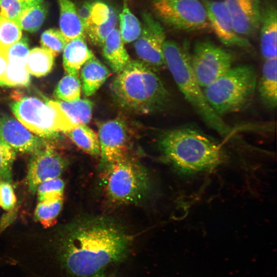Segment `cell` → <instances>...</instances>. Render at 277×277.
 Listing matches in <instances>:
<instances>
[{
	"label": "cell",
	"mask_w": 277,
	"mask_h": 277,
	"mask_svg": "<svg viewBox=\"0 0 277 277\" xmlns=\"http://www.w3.org/2000/svg\"><path fill=\"white\" fill-rule=\"evenodd\" d=\"M131 239L112 219L85 217L51 245L50 253L19 268L26 277H88L123 259Z\"/></svg>",
	"instance_id": "6da1fadb"
},
{
	"label": "cell",
	"mask_w": 277,
	"mask_h": 277,
	"mask_svg": "<svg viewBox=\"0 0 277 277\" xmlns=\"http://www.w3.org/2000/svg\"><path fill=\"white\" fill-rule=\"evenodd\" d=\"M159 143L166 159L185 174L213 170L227 159L220 144L192 127L166 130L161 134Z\"/></svg>",
	"instance_id": "7a4b0ae2"
},
{
	"label": "cell",
	"mask_w": 277,
	"mask_h": 277,
	"mask_svg": "<svg viewBox=\"0 0 277 277\" xmlns=\"http://www.w3.org/2000/svg\"><path fill=\"white\" fill-rule=\"evenodd\" d=\"M114 97L122 107L140 113L162 108L169 94L152 68L138 60H130L112 82Z\"/></svg>",
	"instance_id": "3957f363"
},
{
	"label": "cell",
	"mask_w": 277,
	"mask_h": 277,
	"mask_svg": "<svg viewBox=\"0 0 277 277\" xmlns=\"http://www.w3.org/2000/svg\"><path fill=\"white\" fill-rule=\"evenodd\" d=\"M165 65L187 102L203 122L224 138L233 132L208 103L192 71L190 56L178 43L165 41L163 46Z\"/></svg>",
	"instance_id": "277c9868"
},
{
	"label": "cell",
	"mask_w": 277,
	"mask_h": 277,
	"mask_svg": "<svg viewBox=\"0 0 277 277\" xmlns=\"http://www.w3.org/2000/svg\"><path fill=\"white\" fill-rule=\"evenodd\" d=\"M257 75L250 65L230 68L213 82L204 87L205 96L220 116L240 111L248 106L254 95Z\"/></svg>",
	"instance_id": "5b68a950"
},
{
	"label": "cell",
	"mask_w": 277,
	"mask_h": 277,
	"mask_svg": "<svg viewBox=\"0 0 277 277\" xmlns=\"http://www.w3.org/2000/svg\"><path fill=\"white\" fill-rule=\"evenodd\" d=\"M102 181L106 195L117 204L137 203L143 199L150 188L146 169L129 157L104 166Z\"/></svg>",
	"instance_id": "8992f818"
},
{
	"label": "cell",
	"mask_w": 277,
	"mask_h": 277,
	"mask_svg": "<svg viewBox=\"0 0 277 277\" xmlns=\"http://www.w3.org/2000/svg\"><path fill=\"white\" fill-rule=\"evenodd\" d=\"M11 110L25 127L39 137L51 138L57 132H65L74 125L56 101L45 103L33 97L12 102Z\"/></svg>",
	"instance_id": "52a82bcc"
},
{
	"label": "cell",
	"mask_w": 277,
	"mask_h": 277,
	"mask_svg": "<svg viewBox=\"0 0 277 277\" xmlns=\"http://www.w3.org/2000/svg\"><path fill=\"white\" fill-rule=\"evenodd\" d=\"M152 7L161 21L175 29L193 31L210 26L205 6L199 0H153Z\"/></svg>",
	"instance_id": "ba28073f"
},
{
	"label": "cell",
	"mask_w": 277,
	"mask_h": 277,
	"mask_svg": "<svg viewBox=\"0 0 277 277\" xmlns=\"http://www.w3.org/2000/svg\"><path fill=\"white\" fill-rule=\"evenodd\" d=\"M233 58L227 51L208 41L194 45L190 63L201 87H205L232 67Z\"/></svg>",
	"instance_id": "9c48e42d"
},
{
	"label": "cell",
	"mask_w": 277,
	"mask_h": 277,
	"mask_svg": "<svg viewBox=\"0 0 277 277\" xmlns=\"http://www.w3.org/2000/svg\"><path fill=\"white\" fill-rule=\"evenodd\" d=\"M142 31L135 40L134 49L141 61L153 68L165 65L163 46L165 40L164 29L159 22L148 12L143 14Z\"/></svg>",
	"instance_id": "30bf717a"
},
{
	"label": "cell",
	"mask_w": 277,
	"mask_h": 277,
	"mask_svg": "<svg viewBox=\"0 0 277 277\" xmlns=\"http://www.w3.org/2000/svg\"><path fill=\"white\" fill-rule=\"evenodd\" d=\"M97 135L103 167L128 156L130 133L123 120L115 118L102 124Z\"/></svg>",
	"instance_id": "8fae6325"
},
{
	"label": "cell",
	"mask_w": 277,
	"mask_h": 277,
	"mask_svg": "<svg viewBox=\"0 0 277 277\" xmlns=\"http://www.w3.org/2000/svg\"><path fill=\"white\" fill-rule=\"evenodd\" d=\"M67 166V162L57 152L44 148L32 153L28 166L27 184L32 193L42 183L58 177Z\"/></svg>",
	"instance_id": "7c38bea8"
},
{
	"label": "cell",
	"mask_w": 277,
	"mask_h": 277,
	"mask_svg": "<svg viewBox=\"0 0 277 277\" xmlns=\"http://www.w3.org/2000/svg\"><path fill=\"white\" fill-rule=\"evenodd\" d=\"M234 28L240 35H253L260 27V0H224Z\"/></svg>",
	"instance_id": "4fadbf2b"
},
{
	"label": "cell",
	"mask_w": 277,
	"mask_h": 277,
	"mask_svg": "<svg viewBox=\"0 0 277 277\" xmlns=\"http://www.w3.org/2000/svg\"><path fill=\"white\" fill-rule=\"evenodd\" d=\"M0 138L15 151L33 153L45 148L40 137L33 135L20 122L8 115L0 116Z\"/></svg>",
	"instance_id": "5bb4252c"
},
{
	"label": "cell",
	"mask_w": 277,
	"mask_h": 277,
	"mask_svg": "<svg viewBox=\"0 0 277 277\" xmlns=\"http://www.w3.org/2000/svg\"><path fill=\"white\" fill-rule=\"evenodd\" d=\"M204 5L209 25L223 44L243 48L250 46L249 41L235 31L223 1H206Z\"/></svg>",
	"instance_id": "9a60e30c"
},
{
	"label": "cell",
	"mask_w": 277,
	"mask_h": 277,
	"mask_svg": "<svg viewBox=\"0 0 277 277\" xmlns=\"http://www.w3.org/2000/svg\"><path fill=\"white\" fill-rule=\"evenodd\" d=\"M117 21L116 11L112 7L101 1L93 2L85 27V37L94 45L102 46L107 36L116 28Z\"/></svg>",
	"instance_id": "2e32d148"
},
{
	"label": "cell",
	"mask_w": 277,
	"mask_h": 277,
	"mask_svg": "<svg viewBox=\"0 0 277 277\" xmlns=\"http://www.w3.org/2000/svg\"><path fill=\"white\" fill-rule=\"evenodd\" d=\"M260 45L265 60L276 57L277 12L273 5L267 6L262 12Z\"/></svg>",
	"instance_id": "e0dca14e"
},
{
	"label": "cell",
	"mask_w": 277,
	"mask_h": 277,
	"mask_svg": "<svg viewBox=\"0 0 277 277\" xmlns=\"http://www.w3.org/2000/svg\"><path fill=\"white\" fill-rule=\"evenodd\" d=\"M94 56L88 48L85 36L68 41L63 50V65L67 74L77 75L84 64Z\"/></svg>",
	"instance_id": "ac0fdd59"
},
{
	"label": "cell",
	"mask_w": 277,
	"mask_h": 277,
	"mask_svg": "<svg viewBox=\"0 0 277 277\" xmlns=\"http://www.w3.org/2000/svg\"><path fill=\"white\" fill-rule=\"evenodd\" d=\"M101 47L105 59L114 72H121L131 60L116 28L107 36Z\"/></svg>",
	"instance_id": "d6986e66"
},
{
	"label": "cell",
	"mask_w": 277,
	"mask_h": 277,
	"mask_svg": "<svg viewBox=\"0 0 277 277\" xmlns=\"http://www.w3.org/2000/svg\"><path fill=\"white\" fill-rule=\"evenodd\" d=\"M110 74L108 68L95 56L88 60L82 66L81 72L84 94L89 96L94 94Z\"/></svg>",
	"instance_id": "ffe728a7"
},
{
	"label": "cell",
	"mask_w": 277,
	"mask_h": 277,
	"mask_svg": "<svg viewBox=\"0 0 277 277\" xmlns=\"http://www.w3.org/2000/svg\"><path fill=\"white\" fill-rule=\"evenodd\" d=\"M276 63V57L265 60L258 85L262 102L271 109L275 108L277 103Z\"/></svg>",
	"instance_id": "44dd1931"
},
{
	"label": "cell",
	"mask_w": 277,
	"mask_h": 277,
	"mask_svg": "<svg viewBox=\"0 0 277 277\" xmlns=\"http://www.w3.org/2000/svg\"><path fill=\"white\" fill-rule=\"evenodd\" d=\"M57 1L60 6V31L67 41L80 36L85 37L84 27L74 4L71 0Z\"/></svg>",
	"instance_id": "7402d4cb"
},
{
	"label": "cell",
	"mask_w": 277,
	"mask_h": 277,
	"mask_svg": "<svg viewBox=\"0 0 277 277\" xmlns=\"http://www.w3.org/2000/svg\"><path fill=\"white\" fill-rule=\"evenodd\" d=\"M83 151L92 156L100 154L97 134L86 125H78L64 132Z\"/></svg>",
	"instance_id": "603a6c76"
},
{
	"label": "cell",
	"mask_w": 277,
	"mask_h": 277,
	"mask_svg": "<svg viewBox=\"0 0 277 277\" xmlns=\"http://www.w3.org/2000/svg\"><path fill=\"white\" fill-rule=\"evenodd\" d=\"M54 56L43 48L36 47L29 51L26 68L30 74L36 77L47 74L51 70Z\"/></svg>",
	"instance_id": "cb8c5ba5"
},
{
	"label": "cell",
	"mask_w": 277,
	"mask_h": 277,
	"mask_svg": "<svg viewBox=\"0 0 277 277\" xmlns=\"http://www.w3.org/2000/svg\"><path fill=\"white\" fill-rule=\"evenodd\" d=\"M57 102L74 125H86L91 120L93 104L90 100L79 99L70 102Z\"/></svg>",
	"instance_id": "d4e9b609"
},
{
	"label": "cell",
	"mask_w": 277,
	"mask_h": 277,
	"mask_svg": "<svg viewBox=\"0 0 277 277\" xmlns=\"http://www.w3.org/2000/svg\"><path fill=\"white\" fill-rule=\"evenodd\" d=\"M119 21V31L123 43L127 44L135 41L141 33L142 25L128 7L127 0L123 1Z\"/></svg>",
	"instance_id": "484cf974"
},
{
	"label": "cell",
	"mask_w": 277,
	"mask_h": 277,
	"mask_svg": "<svg viewBox=\"0 0 277 277\" xmlns=\"http://www.w3.org/2000/svg\"><path fill=\"white\" fill-rule=\"evenodd\" d=\"M47 13V7L43 3L26 8L15 23L22 30L34 32L42 26Z\"/></svg>",
	"instance_id": "4316f807"
},
{
	"label": "cell",
	"mask_w": 277,
	"mask_h": 277,
	"mask_svg": "<svg viewBox=\"0 0 277 277\" xmlns=\"http://www.w3.org/2000/svg\"><path fill=\"white\" fill-rule=\"evenodd\" d=\"M82 85L77 75L67 74L58 82L55 95L60 101L70 102L80 99Z\"/></svg>",
	"instance_id": "83f0119b"
},
{
	"label": "cell",
	"mask_w": 277,
	"mask_h": 277,
	"mask_svg": "<svg viewBox=\"0 0 277 277\" xmlns=\"http://www.w3.org/2000/svg\"><path fill=\"white\" fill-rule=\"evenodd\" d=\"M63 200L62 199L49 203L39 202L35 210L36 220L46 228L53 226L62 209Z\"/></svg>",
	"instance_id": "f1b7e54d"
},
{
	"label": "cell",
	"mask_w": 277,
	"mask_h": 277,
	"mask_svg": "<svg viewBox=\"0 0 277 277\" xmlns=\"http://www.w3.org/2000/svg\"><path fill=\"white\" fill-rule=\"evenodd\" d=\"M30 73L26 66L8 63L7 68L0 77V86H27L30 83Z\"/></svg>",
	"instance_id": "f546056e"
},
{
	"label": "cell",
	"mask_w": 277,
	"mask_h": 277,
	"mask_svg": "<svg viewBox=\"0 0 277 277\" xmlns=\"http://www.w3.org/2000/svg\"><path fill=\"white\" fill-rule=\"evenodd\" d=\"M64 187L60 177L42 183L36 189L39 202L49 203L63 199Z\"/></svg>",
	"instance_id": "4dcf8cb0"
},
{
	"label": "cell",
	"mask_w": 277,
	"mask_h": 277,
	"mask_svg": "<svg viewBox=\"0 0 277 277\" xmlns=\"http://www.w3.org/2000/svg\"><path fill=\"white\" fill-rule=\"evenodd\" d=\"M22 36V29L15 22L0 15V48H8Z\"/></svg>",
	"instance_id": "1f68e13d"
},
{
	"label": "cell",
	"mask_w": 277,
	"mask_h": 277,
	"mask_svg": "<svg viewBox=\"0 0 277 277\" xmlns=\"http://www.w3.org/2000/svg\"><path fill=\"white\" fill-rule=\"evenodd\" d=\"M67 41L60 30L50 29L41 35L42 48L51 52L55 56L63 51Z\"/></svg>",
	"instance_id": "d6a6232c"
},
{
	"label": "cell",
	"mask_w": 277,
	"mask_h": 277,
	"mask_svg": "<svg viewBox=\"0 0 277 277\" xmlns=\"http://www.w3.org/2000/svg\"><path fill=\"white\" fill-rule=\"evenodd\" d=\"M15 151L0 138V180L10 183Z\"/></svg>",
	"instance_id": "836d02e7"
},
{
	"label": "cell",
	"mask_w": 277,
	"mask_h": 277,
	"mask_svg": "<svg viewBox=\"0 0 277 277\" xmlns=\"http://www.w3.org/2000/svg\"><path fill=\"white\" fill-rule=\"evenodd\" d=\"M29 53L28 39L26 36H22L18 41L8 48V63L26 66Z\"/></svg>",
	"instance_id": "e575fe53"
},
{
	"label": "cell",
	"mask_w": 277,
	"mask_h": 277,
	"mask_svg": "<svg viewBox=\"0 0 277 277\" xmlns=\"http://www.w3.org/2000/svg\"><path fill=\"white\" fill-rule=\"evenodd\" d=\"M27 8L18 0H1L0 15L15 22Z\"/></svg>",
	"instance_id": "d590c367"
},
{
	"label": "cell",
	"mask_w": 277,
	"mask_h": 277,
	"mask_svg": "<svg viewBox=\"0 0 277 277\" xmlns=\"http://www.w3.org/2000/svg\"><path fill=\"white\" fill-rule=\"evenodd\" d=\"M16 203L13 188L9 182L0 181V207L6 210L12 209Z\"/></svg>",
	"instance_id": "8d00e7d4"
},
{
	"label": "cell",
	"mask_w": 277,
	"mask_h": 277,
	"mask_svg": "<svg viewBox=\"0 0 277 277\" xmlns=\"http://www.w3.org/2000/svg\"><path fill=\"white\" fill-rule=\"evenodd\" d=\"M93 2L90 1L84 2L77 10L78 16L85 27L87 25L90 17Z\"/></svg>",
	"instance_id": "74e56055"
},
{
	"label": "cell",
	"mask_w": 277,
	"mask_h": 277,
	"mask_svg": "<svg viewBox=\"0 0 277 277\" xmlns=\"http://www.w3.org/2000/svg\"><path fill=\"white\" fill-rule=\"evenodd\" d=\"M8 48H0V77L4 73L8 64Z\"/></svg>",
	"instance_id": "f35d334b"
},
{
	"label": "cell",
	"mask_w": 277,
	"mask_h": 277,
	"mask_svg": "<svg viewBox=\"0 0 277 277\" xmlns=\"http://www.w3.org/2000/svg\"><path fill=\"white\" fill-rule=\"evenodd\" d=\"M26 7H30L43 3L44 0H18Z\"/></svg>",
	"instance_id": "ab89813d"
},
{
	"label": "cell",
	"mask_w": 277,
	"mask_h": 277,
	"mask_svg": "<svg viewBox=\"0 0 277 277\" xmlns=\"http://www.w3.org/2000/svg\"><path fill=\"white\" fill-rule=\"evenodd\" d=\"M88 277H107V276H105L104 275L101 274L99 273H97V274H96L95 275L90 276H88Z\"/></svg>",
	"instance_id": "60d3db41"
},
{
	"label": "cell",
	"mask_w": 277,
	"mask_h": 277,
	"mask_svg": "<svg viewBox=\"0 0 277 277\" xmlns=\"http://www.w3.org/2000/svg\"><path fill=\"white\" fill-rule=\"evenodd\" d=\"M1 0H0V2H1Z\"/></svg>",
	"instance_id": "b9f144b4"
}]
</instances>
